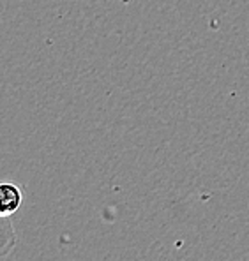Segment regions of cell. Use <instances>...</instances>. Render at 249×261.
<instances>
[{
	"label": "cell",
	"instance_id": "cell-1",
	"mask_svg": "<svg viewBox=\"0 0 249 261\" xmlns=\"http://www.w3.org/2000/svg\"><path fill=\"white\" fill-rule=\"evenodd\" d=\"M0 198H2L0 199V216H2V219L11 217L20 210L23 194L16 184H2L0 186Z\"/></svg>",
	"mask_w": 249,
	"mask_h": 261
}]
</instances>
